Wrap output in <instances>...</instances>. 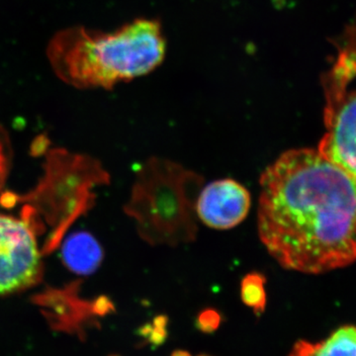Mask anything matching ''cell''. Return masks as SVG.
Wrapping results in <instances>:
<instances>
[{
	"label": "cell",
	"mask_w": 356,
	"mask_h": 356,
	"mask_svg": "<svg viewBox=\"0 0 356 356\" xmlns=\"http://www.w3.org/2000/svg\"><path fill=\"white\" fill-rule=\"evenodd\" d=\"M259 184V238L281 266L318 274L356 261L355 177L298 149L281 154Z\"/></svg>",
	"instance_id": "obj_1"
},
{
	"label": "cell",
	"mask_w": 356,
	"mask_h": 356,
	"mask_svg": "<svg viewBox=\"0 0 356 356\" xmlns=\"http://www.w3.org/2000/svg\"><path fill=\"white\" fill-rule=\"evenodd\" d=\"M165 56L158 21L139 19L117 31L70 27L57 33L48 58L58 79L77 88H111L153 72Z\"/></svg>",
	"instance_id": "obj_2"
},
{
	"label": "cell",
	"mask_w": 356,
	"mask_h": 356,
	"mask_svg": "<svg viewBox=\"0 0 356 356\" xmlns=\"http://www.w3.org/2000/svg\"><path fill=\"white\" fill-rule=\"evenodd\" d=\"M131 212L151 245H177L197 235L195 205L203 177L168 159L153 158L142 168Z\"/></svg>",
	"instance_id": "obj_3"
},
{
	"label": "cell",
	"mask_w": 356,
	"mask_h": 356,
	"mask_svg": "<svg viewBox=\"0 0 356 356\" xmlns=\"http://www.w3.org/2000/svg\"><path fill=\"white\" fill-rule=\"evenodd\" d=\"M323 86L325 133L317 151L356 177V20L341 35Z\"/></svg>",
	"instance_id": "obj_4"
},
{
	"label": "cell",
	"mask_w": 356,
	"mask_h": 356,
	"mask_svg": "<svg viewBox=\"0 0 356 356\" xmlns=\"http://www.w3.org/2000/svg\"><path fill=\"white\" fill-rule=\"evenodd\" d=\"M41 259L35 236L26 222L0 215V294L31 285Z\"/></svg>",
	"instance_id": "obj_5"
},
{
	"label": "cell",
	"mask_w": 356,
	"mask_h": 356,
	"mask_svg": "<svg viewBox=\"0 0 356 356\" xmlns=\"http://www.w3.org/2000/svg\"><path fill=\"white\" fill-rule=\"evenodd\" d=\"M252 206L250 192L243 185L231 178L211 182L196 200L199 219L209 228H235L247 218Z\"/></svg>",
	"instance_id": "obj_6"
},
{
	"label": "cell",
	"mask_w": 356,
	"mask_h": 356,
	"mask_svg": "<svg viewBox=\"0 0 356 356\" xmlns=\"http://www.w3.org/2000/svg\"><path fill=\"white\" fill-rule=\"evenodd\" d=\"M289 356H356V325H343L318 343L299 341Z\"/></svg>",
	"instance_id": "obj_7"
},
{
	"label": "cell",
	"mask_w": 356,
	"mask_h": 356,
	"mask_svg": "<svg viewBox=\"0 0 356 356\" xmlns=\"http://www.w3.org/2000/svg\"><path fill=\"white\" fill-rule=\"evenodd\" d=\"M64 254L67 264L79 273H90L102 259L99 245L88 235L70 238L65 245Z\"/></svg>",
	"instance_id": "obj_8"
},
{
	"label": "cell",
	"mask_w": 356,
	"mask_h": 356,
	"mask_svg": "<svg viewBox=\"0 0 356 356\" xmlns=\"http://www.w3.org/2000/svg\"><path fill=\"white\" fill-rule=\"evenodd\" d=\"M266 280L261 273H250L243 277L241 284V296L243 303L257 315L264 313L266 305Z\"/></svg>",
	"instance_id": "obj_9"
},
{
	"label": "cell",
	"mask_w": 356,
	"mask_h": 356,
	"mask_svg": "<svg viewBox=\"0 0 356 356\" xmlns=\"http://www.w3.org/2000/svg\"><path fill=\"white\" fill-rule=\"evenodd\" d=\"M221 316L215 310H205L199 315L197 327L201 332H212L219 327Z\"/></svg>",
	"instance_id": "obj_10"
},
{
	"label": "cell",
	"mask_w": 356,
	"mask_h": 356,
	"mask_svg": "<svg viewBox=\"0 0 356 356\" xmlns=\"http://www.w3.org/2000/svg\"><path fill=\"white\" fill-rule=\"evenodd\" d=\"M149 339L153 343L159 344L165 339V318H158L154 321L153 327H151L149 332Z\"/></svg>",
	"instance_id": "obj_11"
},
{
	"label": "cell",
	"mask_w": 356,
	"mask_h": 356,
	"mask_svg": "<svg viewBox=\"0 0 356 356\" xmlns=\"http://www.w3.org/2000/svg\"><path fill=\"white\" fill-rule=\"evenodd\" d=\"M172 356H191V355H189V353H187V351L177 350V351H175V353H172Z\"/></svg>",
	"instance_id": "obj_12"
},
{
	"label": "cell",
	"mask_w": 356,
	"mask_h": 356,
	"mask_svg": "<svg viewBox=\"0 0 356 356\" xmlns=\"http://www.w3.org/2000/svg\"><path fill=\"white\" fill-rule=\"evenodd\" d=\"M201 356H205V355H201Z\"/></svg>",
	"instance_id": "obj_13"
}]
</instances>
